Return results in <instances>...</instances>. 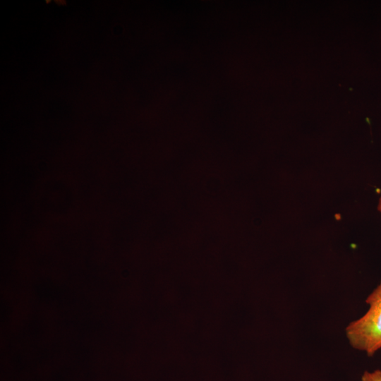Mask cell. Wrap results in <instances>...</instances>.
<instances>
[{
  "mask_svg": "<svg viewBox=\"0 0 381 381\" xmlns=\"http://www.w3.org/2000/svg\"><path fill=\"white\" fill-rule=\"evenodd\" d=\"M361 381H381V370L376 369L373 371H364Z\"/></svg>",
  "mask_w": 381,
  "mask_h": 381,
  "instance_id": "2",
  "label": "cell"
},
{
  "mask_svg": "<svg viewBox=\"0 0 381 381\" xmlns=\"http://www.w3.org/2000/svg\"><path fill=\"white\" fill-rule=\"evenodd\" d=\"M377 210L381 212V196L379 198L378 204H377Z\"/></svg>",
  "mask_w": 381,
  "mask_h": 381,
  "instance_id": "3",
  "label": "cell"
},
{
  "mask_svg": "<svg viewBox=\"0 0 381 381\" xmlns=\"http://www.w3.org/2000/svg\"><path fill=\"white\" fill-rule=\"evenodd\" d=\"M368 309L351 321L345 333L350 346L373 356L381 349V279L365 299Z\"/></svg>",
  "mask_w": 381,
  "mask_h": 381,
  "instance_id": "1",
  "label": "cell"
}]
</instances>
